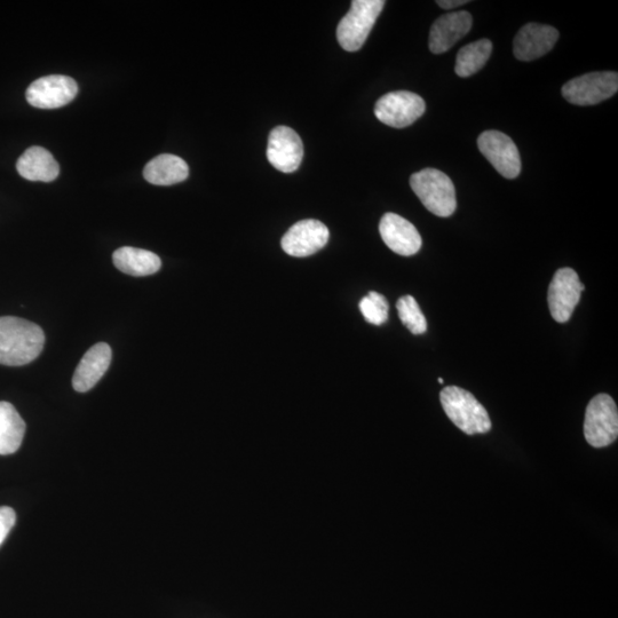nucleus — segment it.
I'll return each mask as SVG.
<instances>
[{
  "label": "nucleus",
  "instance_id": "1",
  "mask_svg": "<svg viewBox=\"0 0 618 618\" xmlns=\"http://www.w3.org/2000/svg\"><path fill=\"white\" fill-rule=\"evenodd\" d=\"M44 344V331L37 324L14 316L0 318V364L3 366H26L41 355Z\"/></svg>",
  "mask_w": 618,
  "mask_h": 618
},
{
  "label": "nucleus",
  "instance_id": "22",
  "mask_svg": "<svg viewBox=\"0 0 618 618\" xmlns=\"http://www.w3.org/2000/svg\"><path fill=\"white\" fill-rule=\"evenodd\" d=\"M399 318L408 328L412 335H423L427 330V321L419 307L416 299L411 296H404L399 299L398 304Z\"/></svg>",
  "mask_w": 618,
  "mask_h": 618
},
{
  "label": "nucleus",
  "instance_id": "4",
  "mask_svg": "<svg viewBox=\"0 0 618 618\" xmlns=\"http://www.w3.org/2000/svg\"><path fill=\"white\" fill-rule=\"evenodd\" d=\"M384 0H354L351 10L337 28V39L347 52H356L366 43L372 28L382 13Z\"/></svg>",
  "mask_w": 618,
  "mask_h": 618
},
{
  "label": "nucleus",
  "instance_id": "2",
  "mask_svg": "<svg viewBox=\"0 0 618 618\" xmlns=\"http://www.w3.org/2000/svg\"><path fill=\"white\" fill-rule=\"evenodd\" d=\"M440 400L450 421L466 434H485L491 430L488 412L475 396L461 387L443 388Z\"/></svg>",
  "mask_w": 618,
  "mask_h": 618
},
{
  "label": "nucleus",
  "instance_id": "13",
  "mask_svg": "<svg viewBox=\"0 0 618 618\" xmlns=\"http://www.w3.org/2000/svg\"><path fill=\"white\" fill-rule=\"evenodd\" d=\"M379 233L387 247L400 256H414L422 249V236L417 228L395 213L384 215L380 220Z\"/></svg>",
  "mask_w": 618,
  "mask_h": 618
},
{
  "label": "nucleus",
  "instance_id": "21",
  "mask_svg": "<svg viewBox=\"0 0 618 618\" xmlns=\"http://www.w3.org/2000/svg\"><path fill=\"white\" fill-rule=\"evenodd\" d=\"M493 52V43L489 39H480L466 45L457 54L455 71L459 77L466 78L477 74L486 65Z\"/></svg>",
  "mask_w": 618,
  "mask_h": 618
},
{
  "label": "nucleus",
  "instance_id": "5",
  "mask_svg": "<svg viewBox=\"0 0 618 618\" xmlns=\"http://www.w3.org/2000/svg\"><path fill=\"white\" fill-rule=\"evenodd\" d=\"M618 411L608 394H599L590 401L585 412L584 437L594 448H605L617 440Z\"/></svg>",
  "mask_w": 618,
  "mask_h": 618
},
{
  "label": "nucleus",
  "instance_id": "15",
  "mask_svg": "<svg viewBox=\"0 0 618 618\" xmlns=\"http://www.w3.org/2000/svg\"><path fill=\"white\" fill-rule=\"evenodd\" d=\"M472 15L469 12H455L442 15L433 23L430 33V50L442 54L451 49L459 39L470 33Z\"/></svg>",
  "mask_w": 618,
  "mask_h": 618
},
{
  "label": "nucleus",
  "instance_id": "8",
  "mask_svg": "<svg viewBox=\"0 0 618 618\" xmlns=\"http://www.w3.org/2000/svg\"><path fill=\"white\" fill-rule=\"evenodd\" d=\"M584 290V284L574 269H559L549 287L548 301L552 318L559 323L568 322Z\"/></svg>",
  "mask_w": 618,
  "mask_h": 618
},
{
  "label": "nucleus",
  "instance_id": "9",
  "mask_svg": "<svg viewBox=\"0 0 618 618\" xmlns=\"http://www.w3.org/2000/svg\"><path fill=\"white\" fill-rule=\"evenodd\" d=\"M480 152L506 179H515L521 172V158L517 146L506 134L486 131L478 139Z\"/></svg>",
  "mask_w": 618,
  "mask_h": 618
},
{
  "label": "nucleus",
  "instance_id": "19",
  "mask_svg": "<svg viewBox=\"0 0 618 618\" xmlns=\"http://www.w3.org/2000/svg\"><path fill=\"white\" fill-rule=\"evenodd\" d=\"M113 260L122 273L137 277L156 274L162 267L161 258L154 252L132 247L116 250Z\"/></svg>",
  "mask_w": 618,
  "mask_h": 618
},
{
  "label": "nucleus",
  "instance_id": "10",
  "mask_svg": "<svg viewBox=\"0 0 618 618\" xmlns=\"http://www.w3.org/2000/svg\"><path fill=\"white\" fill-rule=\"evenodd\" d=\"M78 85L73 78L52 75L38 78L28 87L29 105L39 109H57L67 106L76 98Z\"/></svg>",
  "mask_w": 618,
  "mask_h": 618
},
{
  "label": "nucleus",
  "instance_id": "20",
  "mask_svg": "<svg viewBox=\"0 0 618 618\" xmlns=\"http://www.w3.org/2000/svg\"><path fill=\"white\" fill-rule=\"evenodd\" d=\"M26 423L11 403L0 402V455L17 453L25 438Z\"/></svg>",
  "mask_w": 618,
  "mask_h": 618
},
{
  "label": "nucleus",
  "instance_id": "6",
  "mask_svg": "<svg viewBox=\"0 0 618 618\" xmlns=\"http://www.w3.org/2000/svg\"><path fill=\"white\" fill-rule=\"evenodd\" d=\"M618 91V75L601 71L576 77L562 87L564 98L577 106H593L614 97Z\"/></svg>",
  "mask_w": 618,
  "mask_h": 618
},
{
  "label": "nucleus",
  "instance_id": "17",
  "mask_svg": "<svg viewBox=\"0 0 618 618\" xmlns=\"http://www.w3.org/2000/svg\"><path fill=\"white\" fill-rule=\"evenodd\" d=\"M17 169L23 179L51 182L59 177L60 166L49 150L31 147L19 158Z\"/></svg>",
  "mask_w": 618,
  "mask_h": 618
},
{
  "label": "nucleus",
  "instance_id": "7",
  "mask_svg": "<svg viewBox=\"0 0 618 618\" xmlns=\"http://www.w3.org/2000/svg\"><path fill=\"white\" fill-rule=\"evenodd\" d=\"M422 97L409 91H396L383 95L375 106V115L385 125L395 129L407 128L425 113Z\"/></svg>",
  "mask_w": 618,
  "mask_h": 618
},
{
  "label": "nucleus",
  "instance_id": "11",
  "mask_svg": "<svg viewBox=\"0 0 618 618\" xmlns=\"http://www.w3.org/2000/svg\"><path fill=\"white\" fill-rule=\"evenodd\" d=\"M329 229L319 220H301L283 236L282 249L291 257L305 258L319 252L329 242Z\"/></svg>",
  "mask_w": 618,
  "mask_h": 618
},
{
  "label": "nucleus",
  "instance_id": "14",
  "mask_svg": "<svg viewBox=\"0 0 618 618\" xmlns=\"http://www.w3.org/2000/svg\"><path fill=\"white\" fill-rule=\"evenodd\" d=\"M559 39V31L540 23H528L514 39V55L520 61H533L548 54Z\"/></svg>",
  "mask_w": 618,
  "mask_h": 618
},
{
  "label": "nucleus",
  "instance_id": "16",
  "mask_svg": "<svg viewBox=\"0 0 618 618\" xmlns=\"http://www.w3.org/2000/svg\"><path fill=\"white\" fill-rule=\"evenodd\" d=\"M112 348L106 343L95 344L85 353L73 378L74 390L85 393L100 382L112 363Z\"/></svg>",
  "mask_w": 618,
  "mask_h": 618
},
{
  "label": "nucleus",
  "instance_id": "3",
  "mask_svg": "<svg viewBox=\"0 0 618 618\" xmlns=\"http://www.w3.org/2000/svg\"><path fill=\"white\" fill-rule=\"evenodd\" d=\"M410 186L425 208L433 215L447 218L457 208L456 190L453 181L435 169H425L412 174Z\"/></svg>",
  "mask_w": 618,
  "mask_h": 618
},
{
  "label": "nucleus",
  "instance_id": "26",
  "mask_svg": "<svg viewBox=\"0 0 618 618\" xmlns=\"http://www.w3.org/2000/svg\"><path fill=\"white\" fill-rule=\"evenodd\" d=\"M438 382H439V384H443V379H442V378H439V379H438Z\"/></svg>",
  "mask_w": 618,
  "mask_h": 618
},
{
  "label": "nucleus",
  "instance_id": "24",
  "mask_svg": "<svg viewBox=\"0 0 618 618\" xmlns=\"http://www.w3.org/2000/svg\"><path fill=\"white\" fill-rule=\"evenodd\" d=\"M17 522V514L9 506H0V545L4 543L7 535Z\"/></svg>",
  "mask_w": 618,
  "mask_h": 618
},
{
  "label": "nucleus",
  "instance_id": "12",
  "mask_svg": "<svg viewBox=\"0 0 618 618\" xmlns=\"http://www.w3.org/2000/svg\"><path fill=\"white\" fill-rule=\"evenodd\" d=\"M303 157V141L295 130L288 126H277L269 134L267 158L276 170L283 173L295 172Z\"/></svg>",
  "mask_w": 618,
  "mask_h": 618
},
{
  "label": "nucleus",
  "instance_id": "25",
  "mask_svg": "<svg viewBox=\"0 0 618 618\" xmlns=\"http://www.w3.org/2000/svg\"><path fill=\"white\" fill-rule=\"evenodd\" d=\"M467 3H470L469 0H439V2H437L443 10H453Z\"/></svg>",
  "mask_w": 618,
  "mask_h": 618
},
{
  "label": "nucleus",
  "instance_id": "23",
  "mask_svg": "<svg viewBox=\"0 0 618 618\" xmlns=\"http://www.w3.org/2000/svg\"><path fill=\"white\" fill-rule=\"evenodd\" d=\"M363 318L374 326H382L388 319L387 300L380 293L371 291L364 297L359 304Z\"/></svg>",
  "mask_w": 618,
  "mask_h": 618
},
{
  "label": "nucleus",
  "instance_id": "18",
  "mask_svg": "<svg viewBox=\"0 0 618 618\" xmlns=\"http://www.w3.org/2000/svg\"><path fill=\"white\" fill-rule=\"evenodd\" d=\"M189 176V168L182 158L163 154L153 158L144 170L145 179L155 186H172L185 181Z\"/></svg>",
  "mask_w": 618,
  "mask_h": 618
}]
</instances>
